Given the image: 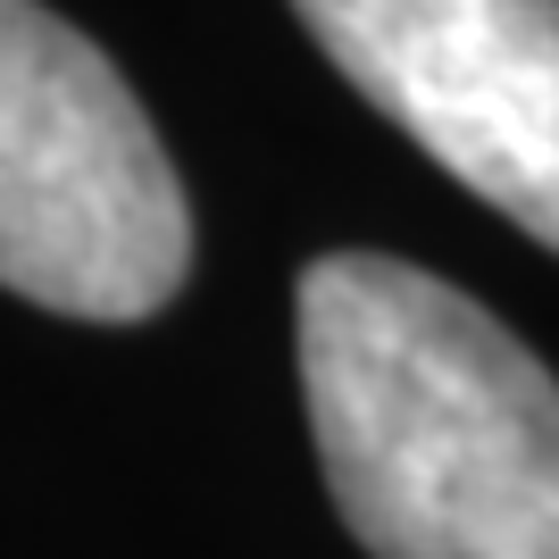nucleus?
<instances>
[{"mask_svg": "<svg viewBox=\"0 0 559 559\" xmlns=\"http://www.w3.org/2000/svg\"><path fill=\"white\" fill-rule=\"evenodd\" d=\"M301 401L368 559H559V384L460 284L384 251L318 259Z\"/></svg>", "mask_w": 559, "mask_h": 559, "instance_id": "obj_1", "label": "nucleus"}, {"mask_svg": "<svg viewBox=\"0 0 559 559\" xmlns=\"http://www.w3.org/2000/svg\"><path fill=\"white\" fill-rule=\"evenodd\" d=\"M192 276V210L126 75L43 0H0V284L134 326Z\"/></svg>", "mask_w": 559, "mask_h": 559, "instance_id": "obj_2", "label": "nucleus"}, {"mask_svg": "<svg viewBox=\"0 0 559 559\" xmlns=\"http://www.w3.org/2000/svg\"><path fill=\"white\" fill-rule=\"evenodd\" d=\"M359 100L559 251V0H293Z\"/></svg>", "mask_w": 559, "mask_h": 559, "instance_id": "obj_3", "label": "nucleus"}]
</instances>
